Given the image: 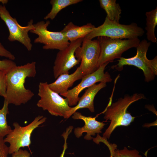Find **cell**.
I'll use <instances>...</instances> for the list:
<instances>
[{"label": "cell", "instance_id": "cell-10", "mask_svg": "<svg viewBox=\"0 0 157 157\" xmlns=\"http://www.w3.org/2000/svg\"><path fill=\"white\" fill-rule=\"evenodd\" d=\"M100 53V46L97 39L83 38L81 45L75 51V56L81 62L79 67L84 76L91 74L97 69Z\"/></svg>", "mask_w": 157, "mask_h": 157}, {"label": "cell", "instance_id": "cell-8", "mask_svg": "<svg viewBox=\"0 0 157 157\" xmlns=\"http://www.w3.org/2000/svg\"><path fill=\"white\" fill-rule=\"evenodd\" d=\"M50 24L49 20L38 22L33 24L34 29L30 32L38 35L34 40L35 43L44 44L43 49H58L62 50L67 48L70 42L63 33L60 31H52L48 30L47 27Z\"/></svg>", "mask_w": 157, "mask_h": 157}, {"label": "cell", "instance_id": "cell-19", "mask_svg": "<svg viewBox=\"0 0 157 157\" xmlns=\"http://www.w3.org/2000/svg\"><path fill=\"white\" fill-rule=\"evenodd\" d=\"M82 1V0H51L50 3L52 6V8L50 12L44 17V19L53 20L62 9Z\"/></svg>", "mask_w": 157, "mask_h": 157}, {"label": "cell", "instance_id": "cell-14", "mask_svg": "<svg viewBox=\"0 0 157 157\" xmlns=\"http://www.w3.org/2000/svg\"><path fill=\"white\" fill-rule=\"evenodd\" d=\"M106 83L100 82L95 84L88 88L83 95L79 98L78 103L74 107H71L70 109L65 114L64 118L68 119L74 113L80 109L86 108L91 112L94 111V98L98 92L106 86Z\"/></svg>", "mask_w": 157, "mask_h": 157}, {"label": "cell", "instance_id": "cell-7", "mask_svg": "<svg viewBox=\"0 0 157 157\" xmlns=\"http://www.w3.org/2000/svg\"><path fill=\"white\" fill-rule=\"evenodd\" d=\"M47 118L42 115L36 117L30 123L24 126L17 122L13 123V129L4 138L6 142L9 143V154L18 151L22 147H29L31 144V137L34 130L44 123Z\"/></svg>", "mask_w": 157, "mask_h": 157}, {"label": "cell", "instance_id": "cell-18", "mask_svg": "<svg viewBox=\"0 0 157 157\" xmlns=\"http://www.w3.org/2000/svg\"><path fill=\"white\" fill-rule=\"evenodd\" d=\"M146 35L149 41L156 43L157 39L155 34V28L157 25V7L146 13Z\"/></svg>", "mask_w": 157, "mask_h": 157}, {"label": "cell", "instance_id": "cell-1", "mask_svg": "<svg viewBox=\"0 0 157 157\" xmlns=\"http://www.w3.org/2000/svg\"><path fill=\"white\" fill-rule=\"evenodd\" d=\"M36 74L35 62L11 69L6 73V92L4 100L9 104L16 106L25 104L31 100L34 94L26 88L24 84L27 77H34Z\"/></svg>", "mask_w": 157, "mask_h": 157}, {"label": "cell", "instance_id": "cell-2", "mask_svg": "<svg viewBox=\"0 0 157 157\" xmlns=\"http://www.w3.org/2000/svg\"><path fill=\"white\" fill-rule=\"evenodd\" d=\"M145 99L142 93H135L131 96L127 95L124 98L108 105L104 112V118L110 121V124L103 134V138L109 139L115 129L121 126H128L133 122L135 118L128 112L127 109L132 103L139 100Z\"/></svg>", "mask_w": 157, "mask_h": 157}, {"label": "cell", "instance_id": "cell-9", "mask_svg": "<svg viewBox=\"0 0 157 157\" xmlns=\"http://www.w3.org/2000/svg\"><path fill=\"white\" fill-rule=\"evenodd\" d=\"M0 17L5 23L9 31L8 40L17 41L23 44L29 51L32 50V44L28 33L34 28L33 20L31 19L27 26H22L15 18L12 17L4 5H0Z\"/></svg>", "mask_w": 157, "mask_h": 157}, {"label": "cell", "instance_id": "cell-28", "mask_svg": "<svg viewBox=\"0 0 157 157\" xmlns=\"http://www.w3.org/2000/svg\"><path fill=\"white\" fill-rule=\"evenodd\" d=\"M103 142L108 147L110 152V157H113V152L114 150L117 149V145L115 144H109L107 140H104Z\"/></svg>", "mask_w": 157, "mask_h": 157}, {"label": "cell", "instance_id": "cell-13", "mask_svg": "<svg viewBox=\"0 0 157 157\" xmlns=\"http://www.w3.org/2000/svg\"><path fill=\"white\" fill-rule=\"evenodd\" d=\"M72 118L75 119H81L85 123L84 125L81 127H77L74 129V133L77 138L81 136L83 133L86 132V135L84 136L85 140H90L93 138L91 136H94L96 133H101V130L105 124L96 120L97 117H86L81 113L76 112L73 114Z\"/></svg>", "mask_w": 157, "mask_h": 157}, {"label": "cell", "instance_id": "cell-25", "mask_svg": "<svg viewBox=\"0 0 157 157\" xmlns=\"http://www.w3.org/2000/svg\"><path fill=\"white\" fill-rule=\"evenodd\" d=\"M73 127L72 126H70L67 127L65 132L62 135L64 140V143L63 147V150L60 157H64L66 150L67 148V140L69 134L71 133Z\"/></svg>", "mask_w": 157, "mask_h": 157}, {"label": "cell", "instance_id": "cell-4", "mask_svg": "<svg viewBox=\"0 0 157 157\" xmlns=\"http://www.w3.org/2000/svg\"><path fill=\"white\" fill-rule=\"evenodd\" d=\"M150 44V42L145 39L140 41L136 47L135 56L129 58L121 57L118 60V63L112 67L121 71L124 65L134 66L142 70L146 82L153 80L157 75V57L150 60L147 58V53Z\"/></svg>", "mask_w": 157, "mask_h": 157}, {"label": "cell", "instance_id": "cell-17", "mask_svg": "<svg viewBox=\"0 0 157 157\" xmlns=\"http://www.w3.org/2000/svg\"><path fill=\"white\" fill-rule=\"evenodd\" d=\"M101 7L107 14V17L111 21L119 23L122 13L121 7L116 0H99Z\"/></svg>", "mask_w": 157, "mask_h": 157}, {"label": "cell", "instance_id": "cell-21", "mask_svg": "<svg viewBox=\"0 0 157 157\" xmlns=\"http://www.w3.org/2000/svg\"><path fill=\"white\" fill-rule=\"evenodd\" d=\"M6 74L0 70V96L4 98L6 96Z\"/></svg>", "mask_w": 157, "mask_h": 157}, {"label": "cell", "instance_id": "cell-22", "mask_svg": "<svg viewBox=\"0 0 157 157\" xmlns=\"http://www.w3.org/2000/svg\"><path fill=\"white\" fill-rule=\"evenodd\" d=\"M16 66L15 62L9 59L0 60V70L6 74L11 69Z\"/></svg>", "mask_w": 157, "mask_h": 157}, {"label": "cell", "instance_id": "cell-6", "mask_svg": "<svg viewBox=\"0 0 157 157\" xmlns=\"http://www.w3.org/2000/svg\"><path fill=\"white\" fill-rule=\"evenodd\" d=\"M38 95L40 99L37 103V106L47 110L52 115L64 117L71 108L67 99L51 90L47 82L40 83Z\"/></svg>", "mask_w": 157, "mask_h": 157}, {"label": "cell", "instance_id": "cell-29", "mask_svg": "<svg viewBox=\"0 0 157 157\" xmlns=\"http://www.w3.org/2000/svg\"><path fill=\"white\" fill-rule=\"evenodd\" d=\"M119 149H115L113 152V157H120L119 154Z\"/></svg>", "mask_w": 157, "mask_h": 157}, {"label": "cell", "instance_id": "cell-11", "mask_svg": "<svg viewBox=\"0 0 157 157\" xmlns=\"http://www.w3.org/2000/svg\"><path fill=\"white\" fill-rule=\"evenodd\" d=\"M109 63H106L92 73L84 76L81 82L76 86L66 92L60 94L67 99L69 106L77 104L79 99L80 93L85 88H88L98 82L106 83L112 81V79L109 74L104 71Z\"/></svg>", "mask_w": 157, "mask_h": 157}, {"label": "cell", "instance_id": "cell-23", "mask_svg": "<svg viewBox=\"0 0 157 157\" xmlns=\"http://www.w3.org/2000/svg\"><path fill=\"white\" fill-rule=\"evenodd\" d=\"M119 151L120 157H142L136 150H129L126 147L122 149L119 150Z\"/></svg>", "mask_w": 157, "mask_h": 157}, {"label": "cell", "instance_id": "cell-12", "mask_svg": "<svg viewBox=\"0 0 157 157\" xmlns=\"http://www.w3.org/2000/svg\"><path fill=\"white\" fill-rule=\"evenodd\" d=\"M83 39H79L70 42L69 46L57 53L54 62L53 71L54 78L56 79L60 75L68 74L69 71L81 62L75 56L76 49L80 47Z\"/></svg>", "mask_w": 157, "mask_h": 157}, {"label": "cell", "instance_id": "cell-16", "mask_svg": "<svg viewBox=\"0 0 157 157\" xmlns=\"http://www.w3.org/2000/svg\"><path fill=\"white\" fill-rule=\"evenodd\" d=\"M95 27L90 23L78 26L70 22L61 31L67 39L70 42L79 39H83Z\"/></svg>", "mask_w": 157, "mask_h": 157}, {"label": "cell", "instance_id": "cell-5", "mask_svg": "<svg viewBox=\"0 0 157 157\" xmlns=\"http://www.w3.org/2000/svg\"><path fill=\"white\" fill-rule=\"evenodd\" d=\"M97 39L100 47L97 69L106 63L112 62L115 59H119L124 52L130 48H136L140 42L138 38L122 40L101 36L98 37Z\"/></svg>", "mask_w": 157, "mask_h": 157}, {"label": "cell", "instance_id": "cell-20", "mask_svg": "<svg viewBox=\"0 0 157 157\" xmlns=\"http://www.w3.org/2000/svg\"><path fill=\"white\" fill-rule=\"evenodd\" d=\"M9 104L4 100L3 106L0 109V136L4 137L12 131L11 127L8 124L7 115L9 113L8 108Z\"/></svg>", "mask_w": 157, "mask_h": 157}, {"label": "cell", "instance_id": "cell-24", "mask_svg": "<svg viewBox=\"0 0 157 157\" xmlns=\"http://www.w3.org/2000/svg\"><path fill=\"white\" fill-rule=\"evenodd\" d=\"M4 137L0 136V157H8L9 147L6 144Z\"/></svg>", "mask_w": 157, "mask_h": 157}, {"label": "cell", "instance_id": "cell-30", "mask_svg": "<svg viewBox=\"0 0 157 157\" xmlns=\"http://www.w3.org/2000/svg\"><path fill=\"white\" fill-rule=\"evenodd\" d=\"M8 2V0H0V3H1L3 4L7 3Z\"/></svg>", "mask_w": 157, "mask_h": 157}, {"label": "cell", "instance_id": "cell-3", "mask_svg": "<svg viewBox=\"0 0 157 157\" xmlns=\"http://www.w3.org/2000/svg\"><path fill=\"white\" fill-rule=\"evenodd\" d=\"M143 29L135 23L129 25L119 24L110 20L107 17L101 25L95 27L85 38L92 40L96 37H106L113 39H133L143 36Z\"/></svg>", "mask_w": 157, "mask_h": 157}, {"label": "cell", "instance_id": "cell-27", "mask_svg": "<svg viewBox=\"0 0 157 157\" xmlns=\"http://www.w3.org/2000/svg\"><path fill=\"white\" fill-rule=\"evenodd\" d=\"M11 154L12 157H30L31 156L30 153L27 150L21 149Z\"/></svg>", "mask_w": 157, "mask_h": 157}, {"label": "cell", "instance_id": "cell-26", "mask_svg": "<svg viewBox=\"0 0 157 157\" xmlns=\"http://www.w3.org/2000/svg\"><path fill=\"white\" fill-rule=\"evenodd\" d=\"M0 56L5 57L12 60H14L15 58L14 55L6 49L0 42Z\"/></svg>", "mask_w": 157, "mask_h": 157}, {"label": "cell", "instance_id": "cell-15", "mask_svg": "<svg viewBox=\"0 0 157 157\" xmlns=\"http://www.w3.org/2000/svg\"><path fill=\"white\" fill-rule=\"evenodd\" d=\"M84 76L79 66L73 73L63 74L60 75L53 82L48 84L49 88L58 94L66 92L74 83L82 78Z\"/></svg>", "mask_w": 157, "mask_h": 157}]
</instances>
